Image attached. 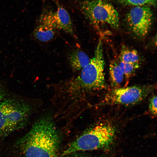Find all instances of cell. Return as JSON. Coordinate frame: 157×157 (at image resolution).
I'll use <instances>...</instances> for the list:
<instances>
[{
  "label": "cell",
  "mask_w": 157,
  "mask_h": 157,
  "mask_svg": "<svg viewBox=\"0 0 157 157\" xmlns=\"http://www.w3.org/2000/svg\"><path fill=\"white\" fill-rule=\"evenodd\" d=\"M59 142L53 123L44 118L36 122L19 143L25 157H56Z\"/></svg>",
  "instance_id": "6da1fadb"
},
{
  "label": "cell",
  "mask_w": 157,
  "mask_h": 157,
  "mask_svg": "<svg viewBox=\"0 0 157 157\" xmlns=\"http://www.w3.org/2000/svg\"><path fill=\"white\" fill-rule=\"evenodd\" d=\"M115 134V128L111 124L107 123L99 124L72 142L62 155L108 147L113 142Z\"/></svg>",
  "instance_id": "7a4b0ae2"
},
{
  "label": "cell",
  "mask_w": 157,
  "mask_h": 157,
  "mask_svg": "<svg viewBox=\"0 0 157 157\" xmlns=\"http://www.w3.org/2000/svg\"><path fill=\"white\" fill-rule=\"evenodd\" d=\"M29 105L15 99L0 102V134H7L23 127L31 112Z\"/></svg>",
  "instance_id": "3957f363"
},
{
  "label": "cell",
  "mask_w": 157,
  "mask_h": 157,
  "mask_svg": "<svg viewBox=\"0 0 157 157\" xmlns=\"http://www.w3.org/2000/svg\"><path fill=\"white\" fill-rule=\"evenodd\" d=\"M80 6L82 13L96 29L104 25L113 28L119 27L118 13L110 3L104 0H85Z\"/></svg>",
  "instance_id": "277c9868"
},
{
  "label": "cell",
  "mask_w": 157,
  "mask_h": 157,
  "mask_svg": "<svg viewBox=\"0 0 157 157\" xmlns=\"http://www.w3.org/2000/svg\"><path fill=\"white\" fill-rule=\"evenodd\" d=\"M105 62L102 43L99 40L94 56L89 63L81 70L79 80L82 85L90 90H101L105 87L104 73Z\"/></svg>",
  "instance_id": "5b68a950"
},
{
  "label": "cell",
  "mask_w": 157,
  "mask_h": 157,
  "mask_svg": "<svg viewBox=\"0 0 157 157\" xmlns=\"http://www.w3.org/2000/svg\"><path fill=\"white\" fill-rule=\"evenodd\" d=\"M156 88L155 85H144L114 88L106 95L104 102L112 105H133L143 100Z\"/></svg>",
  "instance_id": "8992f818"
},
{
  "label": "cell",
  "mask_w": 157,
  "mask_h": 157,
  "mask_svg": "<svg viewBox=\"0 0 157 157\" xmlns=\"http://www.w3.org/2000/svg\"><path fill=\"white\" fill-rule=\"evenodd\" d=\"M153 18L152 11L149 6H136L128 12L125 20L132 33L137 38H142L149 32Z\"/></svg>",
  "instance_id": "52a82bcc"
},
{
  "label": "cell",
  "mask_w": 157,
  "mask_h": 157,
  "mask_svg": "<svg viewBox=\"0 0 157 157\" xmlns=\"http://www.w3.org/2000/svg\"><path fill=\"white\" fill-rule=\"evenodd\" d=\"M54 13L53 8H46L42 11L32 33L35 39L47 42L54 38L57 30Z\"/></svg>",
  "instance_id": "ba28073f"
},
{
  "label": "cell",
  "mask_w": 157,
  "mask_h": 157,
  "mask_svg": "<svg viewBox=\"0 0 157 157\" xmlns=\"http://www.w3.org/2000/svg\"><path fill=\"white\" fill-rule=\"evenodd\" d=\"M54 8V17L57 30H61L72 36H74L73 24L67 10L57 2Z\"/></svg>",
  "instance_id": "9c48e42d"
},
{
  "label": "cell",
  "mask_w": 157,
  "mask_h": 157,
  "mask_svg": "<svg viewBox=\"0 0 157 157\" xmlns=\"http://www.w3.org/2000/svg\"><path fill=\"white\" fill-rule=\"evenodd\" d=\"M88 56L82 51L77 50L72 52L69 56V61L72 68L74 71L81 70L89 63Z\"/></svg>",
  "instance_id": "30bf717a"
},
{
  "label": "cell",
  "mask_w": 157,
  "mask_h": 157,
  "mask_svg": "<svg viewBox=\"0 0 157 157\" xmlns=\"http://www.w3.org/2000/svg\"><path fill=\"white\" fill-rule=\"evenodd\" d=\"M109 73L111 85L114 88H118L123 81L124 75L118 63L115 60L110 63Z\"/></svg>",
  "instance_id": "8fae6325"
},
{
  "label": "cell",
  "mask_w": 157,
  "mask_h": 157,
  "mask_svg": "<svg viewBox=\"0 0 157 157\" xmlns=\"http://www.w3.org/2000/svg\"><path fill=\"white\" fill-rule=\"evenodd\" d=\"M120 59L124 63H139V56L136 50L123 48L120 53Z\"/></svg>",
  "instance_id": "7c38bea8"
},
{
  "label": "cell",
  "mask_w": 157,
  "mask_h": 157,
  "mask_svg": "<svg viewBox=\"0 0 157 157\" xmlns=\"http://www.w3.org/2000/svg\"><path fill=\"white\" fill-rule=\"evenodd\" d=\"M118 63L124 76L127 78L131 76L139 67V63H126L120 60Z\"/></svg>",
  "instance_id": "4fadbf2b"
},
{
  "label": "cell",
  "mask_w": 157,
  "mask_h": 157,
  "mask_svg": "<svg viewBox=\"0 0 157 157\" xmlns=\"http://www.w3.org/2000/svg\"><path fill=\"white\" fill-rule=\"evenodd\" d=\"M121 3L126 5L136 6H156V0H118Z\"/></svg>",
  "instance_id": "5bb4252c"
},
{
  "label": "cell",
  "mask_w": 157,
  "mask_h": 157,
  "mask_svg": "<svg viewBox=\"0 0 157 157\" xmlns=\"http://www.w3.org/2000/svg\"><path fill=\"white\" fill-rule=\"evenodd\" d=\"M157 99L156 95L153 96L150 99L149 103V108L152 115L156 116Z\"/></svg>",
  "instance_id": "9a60e30c"
},
{
  "label": "cell",
  "mask_w": 157,
  "mask_h": 157,
  "mask_svg": "<svg viewBox=\"0 0 157 157\" xmlns=\"http://www.w3.org/2000/svg\"><path fill=\"white\" fill-rule=\"evenodd\" d=\"M4 93L3 90L0 88V102L3 98Z\"/></svg>",
  "instance_id": "2e32d148"
}]
</instances>
